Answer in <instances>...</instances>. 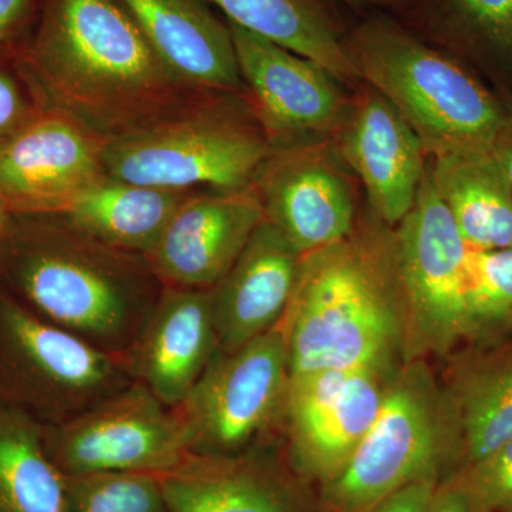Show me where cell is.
I'll list each match as a JSON object with an SVG mask.
<instances>
[{
	"label": "cell",
	"instance_id": "cell-1",
	"mask_svg": "<svg viewBox=\"0 0 512 512\" xmlns=\"http://www.w3.org/2000/svg\"><path fill=\"white\" fill-rule=\"evenodd\" d=\"M13 59L37 106L104 140L212 94L168 69L120 0H42L35 32Z\"/></svg>",
	"mask_w": 512,
	"mask_h": 512
},
{
	"label": "cell",
	"instance_id": "cell-2",
	"mask_svg": "<svg viewBox=\"0 0 512 512\" xmlns=\"http://www.w3.org/2000/svg\"><path fill=\"white\" fill-rule=\"evenodd\" d=\"M0 278L29 311L119 356L133 348L164 288L146 256L103 244L55 215L9 218Z\"/></svg>",
	"mask_w": 512,
	"mask_h": 512
},
{
	"label": "cell",
	"instance_id": "cell-3",
	"mask_svg": "<svg viewBox=\"0 0 512 512\" xmlns=\"http://www.w3.org/2000/svg\"><path fill=\"white\" fill-rule=\"evenodd\" d=\"M406 318L394 229L376 218L302 255L281 320L289 377L396 362L406 349Z\"/></svg>",
	"mask_w": 512,
	"mask_h": 512
},
{
	"label": "cell",
	"instance_id": "cell-4",
	"mask_svg": "<svg viewBox=\"0 0 512 512\" xmlns=\"http://www.w3.org/2000/svg\"><path fill=\"white\" fill-rule=\"evenodd\" d=\"M359 77L410 124L429 157L491 148L510 114L460 63L389 18L346 37Z\"/></svg>",
	"mask_w": 512,
	"mask_h": 512
},
{
	"label": "cell",
	"instance_id": "cell-5",
	"mask_svg": "<svg viewBox=\"0 0 512 512\" xmlns=\"http://www.w3.org/2000/svg\"><path fill=\"white\" fill-rule=\"evenodd\" d=\"M232 97L208 94L187 109L106 140L104 173L165 190L248 187L272 144L251 107Z\"/></svg>",
	"mask_w": 512,
	"mask_h": 512
},
{
	"label": "cell",
	"instance_id": "cell-6",
	"mask_svg": "<svg viewBox=\"0 0 512 512\" xmlns=\"http://www.w3.org/2000/svg\"><path fill=\"white\" fill-rule=\"evenodd\" d=\"M456 471L446 396L420 359L409 360L355 453L322 484V501L330 512H367L404 485Z\"/></svg>",
	"mask_w": 512,
	"mask_h": 512
},
{
	"label": "cell",
	"instance_id": "cell-7",
	"mask_svg": "<svg viewBox=\"0 0 512 512\" xmlns=\"http://www.w3.org/2000/svg\"><path fill=\"white\" fill-rule=\"evenodd\" d=\"M133 382L124 356L96 348L0 291V404L55 427Z\"/></svg>",
	"mask_w": 512,
	"mask_h": 512
},
{
	"label": "cell",
	"instance_id": "cell-8",
	"mask_svg": "<svg viewBox=\"0 0 512 512\" xmlns=\"http://www.w3.org/2000/svg\"><path fill=\"white\" fill-rule=\"evenodd\" d=\"M289 363L281 323L238 349H218L180 406L188 450L237 454L284 419Z\"/></svg>",
	"mask_w": 512,
	"mask_h": 512
},
{
	"label": "cell",
	"instance_id": "cell-9",
	"mask_svg": "<svg viewBox=\"0 0 512 512\" xmlns=\"http://www.w3.org/2000/svg\"><path fill=\"white\" fill-rule=\"evenodd\" d=\"M406 301L404 362L467 343L468 247L431 180L429 161L412 210L394 227Z\"/></svg>",
	"mask_w": 512,
	"mask_h": 512
},
{
	"label": "cell",
	"instance_id": "cell-10",
	"mask_svg": "<svg viewBox=\"0 0 512 512\" xmlns=\"http://www.w3.org/2000/svg\"><path fill=\"white\" fill-rule=\"evenodd\" d=\"M399 367L370 363L289 377L282 423L289 466L299 477L323 484L339 473L376 420Z\"/></svg>",
	"mask_w": 512,
	"mask_h": 512
},
{
	"label": "cell",
	"instance_id": "cell-11",
	"mask_svg": "<svg viewBox=\"0 0 512 512\" xmlns=\"http://www.w3.org/2000/svg\"><path fill=\"white\" fill-rule=\"evenodd\" d=\"M43 439L64 476L97 471L160 474L190 454L177 412L137 382L76 419L43 427Z\"/></svg>",
	"mask_w": 512,
	"mask_h": 512
},
{
	"label": "cell",
	"instance_id": "cell-12",
	"mask_svg": "<svg viewBox=\"0 0 512 512\" xmlns=\"http://www.w3.org/2000/svg\"><path fill=\"white\" fill-rule=\"evenodd\" d=\"M106 140L55 109L36 113L0 140V211L57 215L104 174Z\"/></svg>",
	"mask_w": 512,
	"mask_h": 512
},
{
	"label": "cell",
	"instance_id": "cell-13",
	"mask_svg": "<svg viewBox=\"0 0 512 512\" xmlns=\"http://www.w3.org/2000/svg\"><path fill=\"white\" fill-rule=\"evenodd\" d=\"M228 25L249 107L272 147L340 126L348 107L332 74L265 37Z\"/></svg>",
	"mask_w": 512,
	"mask_h": 512
},
{
	"label": "cell",
	"instance_id": "cell-14",
	"mask_svg": "<svg viewBox=\"0 0 512 512\" xmlns=\"http://www.w3.org/2000/svg\"><path fill=\"white\" fill-rule=\"evenodd\" d=\"M252 185L266 221L301 255L338 244L356 228L352 184L316 141L272 147Z\"/></svg>",
	"mask_w": 512,
	"mask_h": 512
},
{
	"label": "cell",
	"instance_id": "cell-15",
	"mask_svg": "<svg viewBox=\"0 0 512 512\" xmlns=\"http://www.w3.org/2000/svg\"><path fill=\"white\" fill-rule=\"evenodd\" d=\"M266 220L254 185L190 192L146 255L164 286L211 289Z\"/></svg>",
	"mask_w": 512,
	"mask_h": 512
},
{
	"label": "cell",
	"instance_id": "cell-16",
	"mask_svg": "<svg viewBox=\"0 0 512 512\" xmlns=\"http://www.w3.org/2000/svg\"><path fill=\"white\" fill-rule=\"evenodd\" d=\"M259 443L228 456L190 453L157 474L171 512H318L298 474Z\"/></svg>",
	"mask_w": 512,
	"mask_h": 512
},
{
	"label": "cell",
	"instance_id": "cell-17",
	"mask_svg": "<svg viewBox=\"0 0 512 512\" xmlns=\"http://www.w3.org/2000/svg\"><path fill=\"white\" fill-rule=\"evenodd\" d=\"M346 113L340 154L365 185L377 220L397 227L416 202L429 156L402 114L372 86Z\"/></svg>",
	"mask_w": 512,
	"mask_h": 512
},
{
	"label": "cell",
	"instance_id": "cell-18",
	"mask_svg": "<svg viewBox=\"0 0 512 512\" xmlns=\"http://www.w3.org/2000/svg\"><path fill=\"white\" fill-rule=\"evenodd\" d=\"M218 349L210 289L164 286L153 315L124 360L134 382L174 409Z\"/></svg>",
	"mask_w": 512,
	"mask_h": 512
},
{
	"label": "cell",
	"instance_id": "cell-19",
	"mask_svg": "<svg viewBox=\"0 0 512 512\" xmlns=\"http://www.w3.org/2000/svg\"><path fill=\"white\" fill-rule=\"evenodd\" d=\"M302 255L269 221L262 222L217 285L211 309L220 349H238L281 323Z\"/></svg>",
	"mask_w": 512,
	"mask_h": 512
},
{
	"label": "cell",
	"instance_id": "cell-20",
	"mask_svg": "<svg viewBox=\"0 0 512 512\" xmlns=\"http://www.w3.org/2000/svg\"><path fill=\"white\" fill-rule=\"evenodd\" d=\"M154 52L185 83L207 93L245 92L228 22L207 0H120Z\"/></svg>",
	"mask_w": 512,
	"mask_h": 512
},
{
	"label": "cell",
	"instance_id": "cell-21",
	"mask_svg": "<svg viewBox=\"0 0 512 512\" xmlns=\"http://www.w3.org/2000/svg\"><path fill=\"white\" fill-rule=\"evenodd\" d=\"M454 365L443 392L460 471L512 439V333L470 346Z\"/></svg>",
	"mask_w": 512,
	"mask_h": 512
},
{
	"label": "cell",
	"instance_id": "cell-22",
	"mask_svg": "<svg viewBox=\"0 0 512 512\" xmlns=\"http://www.w3.org/2000/svg\"><path fill=\"white\" fill-rule=\"evenodd\" d=\"M429 167L468 248L512 247V188L494 146L429 157Z\"/></svg>",
	"mask_w": 512,
	"mask_h": 512
},
{
	"label": "cell",
	"instance_id": "cell-23",
	"mask_svg": "<svg viewBox=\"0 0 512 512\" xmlns=\"http://www.w3.org/2000/svg\"><path fill=\"white\" fill-rule=\"evenodd\" d=\"M190 192L131 184L104 174L55 217L103 244L146 256Z\"/></svg>",
	"mask_w": 512,
	"mask_h": 512
},
{
	"label": "cell",
	"instance_id": "cell-24",
	"mask_svg": "<svg viewBox=\"0 0 512 512\" xmlns=\"http://www.w3.org/2000/svg\"><path fill=\"white\" fill-rule=\"evenodd\" d=\"M228 22L306 57L336 80L359 79L346 37L318 0H207Z\"/></svg>",
	"mask_w": 512,
	"mask_h": 512
},
{
	"label": "cell",
	"instance_id": "cell-25",
	"mask_svg": "<svg viewBox=\"0 0 512 512\" xmlns=\"http://www.w3.org/2000/svg\"><path fill=\"white\" fill-rule=\"evenodd\" d=\"M64 481L42 424L0 404V512H66Z\"/></svg>",
	"mask_w": 512,
	"mask_h": 512
},
{
	"label": "cell",
	"instance_id": "cell-26",
	"mask_svg": "<svg viewBox=\"0 0 512 512\" xmlns=\"http://www.w3.org/2000/svg\"><path fill=\"white\" fill-rule=\"evenodd\" d=\"M466 305L470 346L494 342L512 333V247L468 248Z\"/></svg>",
	"mask_w": 512,
	"mask_h": 512
},
{
	"label": "cell",
	"instance_id": "cell-27",
	"mask_svg": "<svg viewBox=\"0 0 512 512\" xmlns=\"http://www.w3.org/2000/svg\"><path fill=\"white\" fill-rule=\"evenodd\" d=\"M66 478V512H171L157 474L97 471Z\"/></svg>",
	"mask_w": 512,
	"mask_h": 512
},
{
	"label": "cell",
	"instance_id": "cell-28",
	"mask_svg": "<svg viewBox=\"0 0 512 512\" xmlns=\"http://www.w3.org/2000/svg\"><path fill=\"white\" fill-rule=\"evenodd\" d=\"M454 40L512 64V0H431Z\"/></svg>",
	"mask_w": 512,
	"mask_h": 512
},
{
	"label": "cell",
	"instance_id": "cell-29",
	"mask_svg": "<svg viewBox=\"0 0 512 512\" xmlns=\"http://www.w3.org/2000/svg\"><path fill=\"white\" fill-rule=\"evenodd\" d=\"M451 476L484 512L512 510V439L484 460Z\"/></svg>",
	"mask_w": 512,
	"mask_h": 512
},
{
	"label": "cell",
	"instance_id": "cell-30",
	"mask_svg": "<svg viewBox=\"0 0 512 512\" xmlns=\"http://www.w3.org/2000/svg\"><path fill=\"white\" fill-rule=\"evenodd\" d=\"M39 107L16 67L12 72L0 64V140L22 126Z\"/></svg>",
	"mask_w": 512,
	"mask_h": 512
},
{
	"label": "cell",
	"instance_id": "cell-31",
	"mask_svg": "<svg viewBox=\"0 0 512 512\" xmlns=\"http://www.w3.org/2000/svg\"><path fill=\"white\" fill-rule=\"evenodd\" d=\"M440 483L436 478L414 481L387 495L367 512H430L431 501Z\"/></svg>",
	"mask_w": 512,
	"mask_h": 512
},
{
	"label": "cell",
	"instance_id": "cell-32",
	"mask_svg": "<svg viewBox=\"0 0 512 512\" xmlns=\"http://www.w3.org/2000/svg\"><path fill=\"white\" fill-rule=\"evenodd\" d=\"M430 512H484L453 476L441 481L431 501Z\"/></svg>",
	"mask_w": 512,
	"mask_h": 512
},
{
	"label": "cell",
	"instance_id": "cell-33",
	"mask_svg": "<svg viewBox=\"0 0 512 512\" xmlns=\"http://www.w3.org/2000/svg\"><path fill=\"white\" fill-rule=\"evenodd\" d=\"M33 2L35 0H0V43L8 42L22 29L32 12Z\"/></svg>",
	"mask_w": 512,
	"mask_h": 512
},
{
	"label": "cell",
	"instance_id": "cell-34",
	"mask_svg": "<svg viewBox=\"0 0 512 512\" xmlns=\"http://www.w3.org/2000/svg\"><path fill=\"white\" fill-rule=\"evenodd\" d=\"M494 153L500 164L503 165L505 174L512 188V116H508L503 128L494 141Z\"/></svg>",
	"mask_w": 512,
	"mask_h": 512
},
{
	"label": "cell",
	"instance_id": "cell-35",
	"mask_svg": "<svg viewBox=\"0 0 512 512\" xmlns=\"http://www.w3.org/2000/svg\"><path fill=\"white\" fill-rule=\"evenodd\" d=\"M353 2L375 3V5H402L407 0H353Z\"/></svg>",
	"mask_w": 512,
	"mask_h": 512
},
{
	"label": "cell",
	"instance_id": "cell-36",
	"mask_svg": "<svg viewBox=\"0 0 512 512\" xmlns=\"http://www.w3.org/2000/svg\"><path fill=\"white\" fill-rule=\"evenodd\" d=\"M10 215L0 211V241H2L3 234H5L6 227H8Z\"/></svg>",
	"mask_w": 512,
	"mask_h": 512
},
{
	"label": "cell",
	"instance_id": "cell-37",
	"mask_svg": "<svg viewBox=\"0 0 512 512\" xmlns=\"http://www.w3.org/2000/svg\"><path fill=\"white\" fill-rule=\"evenodd\" d=\"M507 512H512V510H510V511H507Z\"/></svg>",
	"mask_w": 512,
	"mask_h": 512
}]
</instances>
